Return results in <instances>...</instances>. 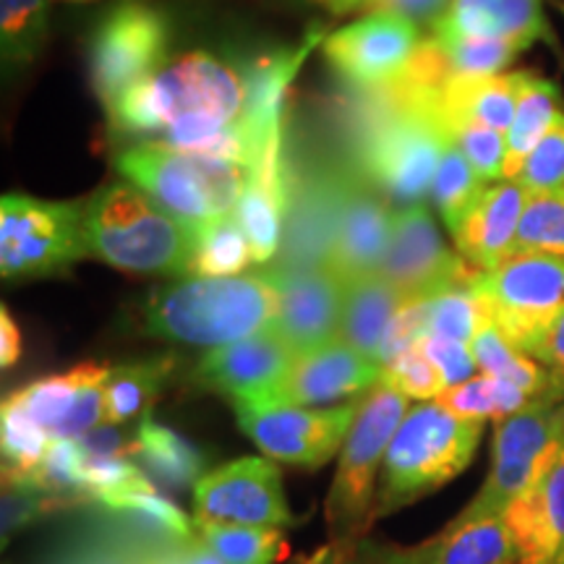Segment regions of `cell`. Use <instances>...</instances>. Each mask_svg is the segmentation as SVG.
<instances>
[{
	"label": "cell",
	"mask_w": 564,
	"mask_h": 564,
	"mask_svg": "<svg viewBox=\"0 0 564 564\" xmlns=\"http://www.w3.org/2000/svg\"><path fill=\"white\" fill-rule=\"evenodd\" d=\"M394 560L398 564H514L520 552L505 514L465 507L434 539L413 549H394Z\"/></svg>",
	"instance_id": "cell-22"
},
{
	"label": "cell",
	"mask_w": 564,
	"mask_h": 564,
	"mask_svg": "<svg viewBox=\"0 0 564 564\" xmlns=\"http://www.w3.org/2000/svg\"><path fill=\"white\" fill-rule=\"evenodd\" d=\"M440 45L447 53L449 68L455 76L463 79H481V76H497L502 68L510 66V61L523 47L505 40H484V37H455L440 40Z\"/></svg>",
	"instance_id": "cell-40"
},
{
	"label": "cell",
	"mask_w": 564,
	"mask_h": 564,
	"mask_svg": "<svg viewBox=\"0 0 564 564\" xmlns=\"http://www.w3.org/2000/svg\"><path fill=\"white\" fill-rule=\"evenodd\" d=\"M405 303V295L382 272L345 282L340 340L356 348L361 356L377 361L387 329L392 327L394 316Z\"/></svg>",
	"instance_id": "cell-26"
},
{
	"label": "cell",
	"mask_w": 564,
	"mask_h": 564,
	"mask_svg": "<svg viewBox=\"0 0 564 564\" xmlns=\"http://www.w3.org/2000/svg\"><path fill=\"white\" fill-rule=\"evenodd\" d=\"M84 204L6 194L0 202V272L3 280L51 278L84 253Z\"/></svg>",
	"instance_id": "cell-9"
},
{
	"label": "cell",
	"mask_w": 564,
	"mask_h": 564,
	"mask_svg": "<svg viewBox=\"0 0 564 564\" xmlns=\"http://www.w3.org/2000/svg\"><path fill=\"white\" fill-rule=\"evenodd\" d=\"M116 165L133 186L192 230L232 215L249 183L241 162L178 150L162 141H133L118 152Z\"/></svg>",
	"instance_id": "cell-5"
},
{
	"label": "cell",
	"mask_w": 564,
	"mask_h": 564,
	"mask_svg": "<svg viewBox=\"0 0 564 564\" xmlns=\"http://www.w3.org/2000/svg\"><path fill=\"white\" fill-rule=\"evenodd\" d=\"M423 319H426V335L453 337L460 343H474L486 322H491L489 306L478 285L449 288L423 299Z\"/></svg>",
	"instance_id": "cell-35"
},
{
	"label": "cell",
	"mask_w": 564,
	"mask_h": 564,
	"mask_svg": "<svg viewBox=\"0 0 564 564\" xmlns=\"http://www.w3.org/2000/svg\"><path fill=\"white\" fill-rule=\"evenodd\" d=\"M426 337V319H423V301H408L387 329L382 348H379V366L394 361L403 352L413 350Z\"/></svg>",
	"instance_id": "cell-45"
},
{
	"label": "cell",
	"mask_w": 564,
	"mask_h": 564,
	"mask_svg": "<svg viewBox=\"0 0 564 564\" xmlns=\"http://www.w3.org/2000/svg\"><path fill=\"white\" fill-rule=\"evenodd\" d=\"M408 301H423L460 285H478L484 270L447 249L432 212L423 204L394 212L392 241L382 270Z\"/></svg>",
	"instance_id": "cell-13"
},
{
	"label": "cell",
	"mask_w": 564,
	"mask_h": 564,
	"mask_svg": "<svg viewBox=\"0 0 564 564\" xmlns=\"http://www.w3.org/2000/svg\"><path fill=\"white\" fill-rule=\"evenodd\" d=\"M196 523L282 528L293 523L278 465L241 457L212 470L194 486Z\"/></svg>",
	"instance_id": "cell-14"
},
{
	"label": "cell",
	"mask_w": 564,
	"mask_h": 564,
	"mask_svg": "<svg viewBox=\"0 0 564 564\" xmlns=\"http://www.w3.org/2000/svg\"><path fill=\"white\" fill-rule=\"evenodd\" d=\"M491 322L525 352L556 314L564 312V257L510 253L478 282Z\"/></svg>",
	"instance_id": "cell-11"
},
{
	"label": "cell",
	"mask_w": 564,
	"mask_h": 564,
	"mask_svg": "<svg viewBox=\"0 0 564 564\" xmlns=\"http://www.w3.org/2000/svg\"><path fill=\"white\" fill-rule=\"evenodd\" d=\"M484 423L449 413L436 400L408 411L394 432L377 491V518L419 502L474 460Z\"/></svg>",
	"instance_id": "cell-4"
},
{
	"label": "cell",
	"mask_w": 564,
	"mask_h": 564,
	"mask_svg": "<svg viewBox=\"0 0 564 564\" xmlns=\"http://www.w3.org/2000/svg\"><path fill=\"white\" fill-rule=\"evenodd\" d=\"M105 382L108 369L102 364H82L37 379L17 394L53 440H82L105 421Z\"/></svg>",
	"instance_id": "cell-20"
},
{
	"label": "cell",
	"mask_w": 564,
	"mask_h": 564,
	"mask_svg": "<svg viewBox=\"0 0 564 564\" xmlns=\"http://www.w3.org/2000/svg\"><path fill=\"white\" fill-rule=\"evenodd\" d=\"M141 564H167L165 549H152V552H144V560H141Z\"/></svg>",
	"instance_id": "cell-53"
},
{
	"label": "cell",
	"mask_w": 564,
	"mask_h": 564,
	"mask_svg": "<svg viewBox=\"0 0 564 564\" xmlns=\"http://www.w3.org/2000/svg\"><path fill=\"white\" fill-rule=\"evenodd\" d=\"M523 564H564V436L505 512Z\"/></svg>",
	"instance_id": "cell-21"
},
{
	"label": "cell",
	"mask_w": 564,
	"mask_h": 564,
	"mask_svg": "<svg viewBox=\"0 0 564 564\" xmlns=\"http://www.w3.org/2000/svg\"><path fill=\"white\" fill-rule=\"evenodd\" d=\"M301 564H398L394 549H361L358 544H327Z\"/></svg>",
	"instance_id": "cell-48"
},
{
	"label": "cell",
	"mask_w": 564,
	"mask_h": 564,
	"mask_svg": "<svg viewBox=\"0 0 564 564\" xmlns=\"http://www.w3.org/2000/svg\"><path fill=\"white\" fill-rule=\"evenodd\" d=\"M423 356L440 369L444 384L457 387L470 382L478 371L476 352L468 343L453 340V337H440V335H426L419 343Z\"/></svg>",
	"instance_id": "cell-44"
},
{
	"label": "cell",
	"mask_w": 564,
	"mask_h": 564,
	"mask_svg": "<svg viewBox=\"0 0 564 564\" xmlns=\"http://www.w3.org/2000/svg\"><path fill=\"white\" fill-rule=\"evenodd\" d=\"M449 144V133L434 116L387 105V118L371 126L358 158L366 181L400 209L421 204Z\"/></svg>",
	"instance_id": "cell-7"
},
{
	"label": "cell",
	"mask_w": 564,
	"mask_h": 564,
	"mask_svg": "<svg viewBox=\"0 0 564 564\" xmlns=\"http://www.w3.org/2000/svg\"><path fill=\"white\" fill-rule=\"evenodd\" d=\"M436 403L447 408L449 413L460 415V419L484 423L489 419H510V415L533 405L535 400L525 390H520L518 384L491 377V373H484V377H474L470 382L444 390L436 398Z\"/></svg>",
	"instance_id": "cell-33"
},
{
	"label": "cell",
	"mask_w": 564,
	"mask_h": 564,
	"mask_svg": "<svg viewBox=\"0 0 564 564\" xmlns=\"http://www.w3.org/2000/svg\"><path fill=\"white\" fill-rule=\"evenodd\" d=\"M419 26L398 13H366L324 37L322 51L343 82L358 89H387L400 79L415 47Z\"/></svg>",
	"instance_id": "cell-15"
},
{
	"label": "cell",
	"mask_w": 564,
	"mask_h": 564,
	"mask_svg": "<svg viewBox=\"0 0 564 564\" xmlns=\"http://www.w3.org/2000/svg\"><path fill=\"white\" fill-rule=\"evenodd\" d=\"M3 481L6 486H19L34 474L42 463L53 436L32 419L17 392L3 400Z\"/></svg>",
	"instance_id": "cell-34"
},
{
	"label": "cell",
	"mask_w": 564,
	"mask_h": 564,
	"mask_svg": "<svg viewBox=\"0 0 564 564\" xmlns=\"http://www.w3.org/2000/svg\"><path fill=\"white\" fill-rule=\"evenodd\" d=\"M379 384L392 387V390L405 394V398L415 400H436L444 390H447L440 369L423 356L419 345H415L413 350L403 352L400 358H394V361L384 364Z\"/></svg>",
	"instance_id": "cell-43"
},
{
	"label": "cell",
	"mask_w": 564,
	"mask_h": 564,
	"mask_svg": "<svg viewBox=\"0 0 564 564\" xmlns=\"http://www.w3.org/2000/svg\"><path fill=\"white\" fill-rule=\"evenodd\" d=\"M249 100L246 68L220 55L194 51L165 63L108 110L110 129L121 137H152L188 152L241 162L249 152L241 118Z\"/></svg>",
	"instance_id": "cell-1"
},
{
	"label": "cell",
	"mask_w": 564,
	"mask_h": 564,
	"mask_svg": "<svg viewBox=\"0 0 564 564\" xmlns=\"http://www.w3.org/2000/svg\"><path fill=\"white\" fill-rule=\"evenodd\" d=\"M470 348H474L478 369L484 373H491V377L518 384L533 400H556V403L564 400V392L556 384L554 373L535 364L494 322L484 324L481 333L470 343Z\"/></svg>",
	"instance_id": "cell-28"
},
{
	"label": "cell",
	"mask_w": 564,
	"mask_h": 564,
	"mask_svg": "<svg viewBox=\"0 0 564 564\" xmlns=\"http://www.w3.org/2000/svg\"><path fill=\"white\" fill-rule=\"evenodd\" d=\"M528 194L518 181L489 183L453 230L457 253L484 272L502 264L512 253Z\"/></svg>",
	"instance_id": "cell-23"
},
{
	"label": "cell",
	"mask_w": 564,
	"mask_h": 564,
	"mask_svg": "<svg viewBox=\"0 0 564 564\" xmlns=\"http://www.w3.org/2000/svg\"><path fill=\"white\" fill-rule=\"evenodd\" d=\"M63 3H91V0H63Z\"/></svg>",
	"instance_id": "cell-54"
},
{
	"label": "cell",
	"mask_w": 564,
	"mask_h": 564,
	"mask_svg": "<svg viewBox=\"0 0 564 564\" xmlns=\"http://www.w3.org/2000/svg\"><path fill=\"white\" fill-rule=\"evenodd\" d=\"M133 463H139V468L152 476L162 489L171 491H183L199 484L204 478V465H207L192 442H186L167 426L154 423L150 415L141 419Z\"/></svg>",
	"instance_id": "cell-27"
},
{
	"label": "cell",
	"mask_w": 564,
	"mask_h": 564,
	"mask_svg": "<svg viewBox=\"0 0 564 564\" xmlns=\"http://www.w3.org/2000/svg\"><path fill=\"white\" fill-rule=\"evenodd\" d=\"M449 3H453V0H356L352 11L398 13V17L413 21L415 26L426 24L434 30L444 13H447Z\"/></svg>",
	"instance_id": "cell-46"
},
{
	"label": "cell",
	"mask_w": 564,
	"mask_h": 564,
	"mask_svg": "<svg viewBox=\"0 0 564 564\" xmlns=\"http://www.w3.org/2000/svg\"><path fill=\"white\" fill-rule=\"evenodd\" d=\"M84 253L133 274H188L194 230L133 183H110L84 204Z\"/></svg>",
	"instance_id": "cell-3"
},
{
	"label": "cell",
	"mask_w": 564,
	"mask_h": 564,
	"mask_svg": "<svg viewBox=\"0 0 564 564\" xmlns=\"http://www.w3.org/2000/svg\"><path fill=\"white\" fill-rule=\"evenodd\" d=\"M199 535L225 564H272L288 554L280 528L199 523Z\"/></svg>",
	"instance_id": "cell-38"
},
{
	"label": "cell",
	"mask_w": 564,
	"mask_h": 564,
	"mask_svg": "<svg viewBox=\"0 0 564 564\" xmlns=\"http://www.w3.org/2000/svg\"><path fill=\"white\" fill-rule=\"evenodd\" d=\"M249 264H253V251L236 212L194 228V249L188 262L192 278H232Z\"/></svg>",
	"instance_id": "cell-31"
},
{
	"label": "cell",
	"mask_w": 564,
	"mask_h": 564,
	"mask_svg": "<svg viewBox=\"0 0 564 564\" xmlns=\"http://www.w3.org/2000/svg\"><path fill=\"white\" fill-rule=\"evenodd\" d=\"M364 398L335 408L236 403L238 423L272 460L316 470L343 449Z\"/></svg>",
	"instance_id": "cell-10"
},
{
	"label": "cell",
	"mask_w": 564,
	"mask_h": 564,
	"mask_svg": "<svg viewBox=\"0 0 564 564\" xmlns=\"http://www.w3.org/2000/svg\"><path fill=\"white\" fill-rule=\"evenodd\" d=\"M392 228L394 212L382 194L373 188L340 186L333 246L324 267H329L343 282L379 272L390 249Z\"/></svg>",
	"instance_id": "cell-19"
},
{
	"label": "cell",
	"mask_w": 564,
	"mask_h": 564,
	"mask_svg": "<svg viewBox=\"0 0 564 564\" xmlns=\"http://www.w3.org/2000/svg\"><path fill=\"white\" fill-rule=\"evenodd\" d=\"M171 19L141 0H126L100 19L89 37L91 89L110 110L126 91L147 82L167 63Z\"/></svg>",
	"instance_id": "cell-8"
},
{
	"label": "cell",
	"mask_w": 564,
	"mask_h": 564,
	"mask_svg": "<svg viewBox=\"0 0 564 564\" xmlns=\"http://www.w3.org/2000/svg\"><path fill=\"white\" fill-rule=\"evenodd\" d=\"M379 377H382V366L361 356L345 340H335L295 358L285 382L259 405L314 408L337 403V400L373 390Z\"/></svg>",
	"instance_id": "cell-18"
},
{
	"label": "cell",
	"mask_w": 564,
	"mask_h": 564,
	"mask_svg": "<svg viewBox=\"0 0 564 564\" xmlns=\"http://www.w3.org/2000/svg\"><path fill=\"white\" fill-rule=\"evenodd\" d=\"M449 141H455L465 154V160L474 165V171L486 183L505 178L507 162V133L489 129L478 123H457L449 129Z\"/></svg>",
	"instance_id": "cell-42"
},
{
	"label": "cell",
	"mask_w": 564,
	"mask_h": 564,
	"mask_svg": "<svg viewBox=\"0 0 564 564\" xmlns=\"http://www.w3.org/2000/svg\"><path fill=\"white\" fill-rule=\"evenodd\" d=\"M171 373L173 358L112 366L105 382V423L116 426V423L147 419Z\"/></svg>",
	"instance_id": "cell-30"
},
{
	"label": "cell",
	"mask_w": 564,
	"mask_h": 564,
	"mask_svg": "<svg viewBox=\"0 0 564 564\" xmlns=\"http://www.w3.org/2000/svg\"><path fill=\"white\" fill-rule=\"evenodd\" d=\"M299 6H319V9H327L329 13H352V6L356 0H293Z\"/></svg>",
	"instance_id": "cell-52"
},
{
	"label": "cell",
	"mask_w": 564,
	"mask_h": 564,
	"mask_svg": "<svg viewBox=\"0 0 564 564\" xmlns=\"http://www.w3.org/2000/svg\"><path fill=\"white\" fill-rule=\"evenodd\" d=\"M280 312L278 274L188 278L154 293L144 312L147 333L186 345H220L272 329Z\"/></svg>",
	"instance_id": "cell-2"
},
{
	"label": "cell",
	"mask_w": 564,
	"mask_h": 564,
	"mask_svg": "<svg viewBox=\"0 0 564 564\" xmlns=\"http://www.w3.org/2000/svg\"><path fill=\"white\" fill-rule=\"evenodd\" d=\"M47 40L45 0H0V47L6 68L26 66Z\"/></svg>",
	"instance_id": "cell-37"
},
{
	"label": "cell",
	"mask_w": 564,
	"mask_h": 564,
	"mask_svg": "<svg viewBox=\"0 0 564 564\" xmlns=\"http://www.w3.org/2000/svg\"><path fill=\"white\" fill-rule=\"evenodd\" d=\"M280 285V312L274 329L303 352L340 340L345 282L329 267L272 270Z\"/></svg>",
	"instance_id": "cell-17"
},
{
	"label": "cell",
	"mask_w": 564,
	"mask_h": 564,
	"mask_svg": "<svg viewBox=\"0 0 564 564\" xmlns=\"http://www.w3.org/2000/svg\"><path fill=\"white\" fill-rule=\"evenodd\" d=\"M518 564H523V562H518Z\"/></svg>",
	"instance_id": "cell-55"
},
{
	"label": "cell",
	"mask_w": 564,
	"mask_h": 564,
	"mask_svg": "<svg viewBox=\"0 0 564 564\" xmlns=\"http://www.w3.org/2000/svg\"><path fill=\"white\" fill-rule=\"evenodd\" d=\"M167 564H225L220 556L212 552L202 535H188V539L171 541L165 546Z\"/></svg>",
	"instance_id": "cell-49"
},
{
	"label": "cell",
	"mask_w": 564,
	"mask_h": 564,
	"mask_svg": "<svg viewBox=\"0 0 564 564\" xmlns=\"http://www.w3.org/2000/svg\"><path fill=\"white\" fill-rule=\"evenodd\" d=\"M408 400L387 384L364 394L327 494L329 544H358L377 520V474L408 415Z\"/></svg>",
	"instance_id": "cell-6"
},
{
	"label": "cell",
	"mask_w": 564,
	"mask_h": 564,
	"mask_svg": "<svg viewBox=\"0 0 564 564\" xmlns=\"http://www.w3.org/2000/svg\"><path fill=\"white\" fill-rule=\"evenodd\" d=\"M525 352L554 373L556 384H560V390L564 392V312L556 314L554 319L533 337Z\"/></svg>",
	"instance_id": "cell-47"
},
{
	"label": "cell",
	"mask_w": 564,
	"mask_h": 564,
	"mask_svg": "<svg viewBox=\"0 0 564 564\" xmlns=\"http://www.w3.org/2000/svg\"><path fill=\"white\" fill-rule=\"evenodd\" d=\"M564 436V405L556 400H535L525 411L497 421L491 470L468 507L476 512L505 514L523 494L541 465Z\"/></svg>",
	"instance_id": "cell-12"
},
{
	"label": "cell",
	"mask_w": 564,
	"mask_h": 564,
	"mask_svg": "<svg viewBox=\"0 0 564 564\" xmlns=\"http://www.w3.org/2000/svg\"><path fill=\"white\" fill-rule=\"evenodd\" d=\"M288 204H291V186L285 183H270L249 178L246 192L238 199L236 217L249 238L253 262L262 264L280 249V230L282 217H285Z\"/></svg>",
	"instance_id": "cell-32"
},
{
	"label": "cell",
	"mask_w": 564,
	"mask_h": 564,
	"mask_svg": "<svg viewBox=\"0 0 564 564\" xmlns=\"http://www.w3.org/2000/svg\"><path fill=\"white\" fill-rule=\"evenodd\" d=\"M510 181L523 183L528 192L564 194V116L533 147Z\"/></svg>",
	"instance_id": "cell-41"
},
{
	"label": "cell",
	"mask_w": 564,
	"mask_h": 564,
	"mask_svg": "<svg viewBox=\"0 0 564 564\" xmlns=\"http://www.w3.org/2000/svg\"><path fill=\"white\" fill-rule=\"evenodd\" d=\"M436 40L484 37L514 42L525 51L549 32L541 0H453L434 26Z\"/></svg>",
	"instance_id": "cell-24"
},
{
	"label": "cell",
	"mask_w": 564,
	"mask_h": 564,
	"mask_svg": "<svg viewBox=\"0 0 564 564\" xmlns=\"http://www.w3.org/2000/svg\"><path fill=\"white\" fill-rule=\"evenodd\" d=\"M486 186H489V183H486L481 175L474 171V165L465 160L460 147H457L455 141H449V144L444 147V154L432 183V202L449 232L457 228V223L463 220L465 212L474 207V202L481 196Z\"/></svg>",
	"instance_id": "cell-36"
},
{
	"label": "cell",
	"mask_w": 564,
	"mask_h": 564,
	"mask_svg": "<svg viewBox=\"0 0 564 564\" xmlns=\"http://www.w3.org/2000/svg\"><path fill=\"white\" fill-rule=\"evenodd\" d=\"M299 352L278 329L212 348L192 373L202 390L225 394L236 403H264L291 373Z\"/></svg>",
	"instance_id": "cell-16"
},
{
	"label": "cell",
	"mask_w": 564,
	"mask_h": 564,
	"mask_svg": "<svg viewBox=\"0 0 564 564\" xmlns=\"http://www.w3.org/2000/svg\"><path fill=\"white\" fill-rule=\"evenodd\" d=\"M523 74L525 70H514V74L481 76V79L453 76V82L442 91L436 118L447 133L457 123H478L507 133L512 126L514 108H518Z\"/></svg>",
	"instance_id": "cell-25"
},
{
	"label": "cell",
	"mask_w": 564,
	"mask_h": 564,
	"mask_svg": "<svg viewBox=\"0 0 564 564\" xmlns=\"http://www.w3.org/2000/svg\"><path fill=\"white\" fill-rule=\"evenodd\" d=\"M21 358V329L9 308H0V366L11 369Z\"/></svg>",
	"instance_id": "cell-50"
},
{
	"label": "cell",
	"mask_w": 564,
	"mask_h": 564,
	"mask_svg": "<svg viewBox=\"0 0 564 564\" xmlns=\"http://www.w3.org/2000/svg\"><path fill=\"white\" fill-rule=\"evenodd\" d=\"M564 116L562 95L556 84L525 70L523 87H520L518 108L510 131H507V162L505 178L510 181L523 160L533 152V147L544 139V133Z\"/></svg>",
	"instance_id": "cell-29"
},
{
	"label": "cell",
	"mask_w": 564,
	"mask_h": 564,
	"mask_svg": "<svg viewBox=\"0 0 564 564\" xmlns=\"http://www.w3.org/2000/svg\"><path fill=\"white\" fill-rule=\"evenodd\" d=\"M144 552H105V554H91L79 564H141Z\"/></svg>",
	"instance_id": "cell-51"
},
{
	"label": "cell",
	"mask_w": 564,
	"mask_h": 564,
	"mask_svg": "<svg viewBox=\"0 0 564 564\" xmlns=\"http://www.w3.org/2000/svg\"><path fill=\"white\" fill-rule=\"evenodd\" d=\"M564 257V194H528L512 253Z\"/></svg>",
	"instance_id": "cell-39"
}]
</instances>
